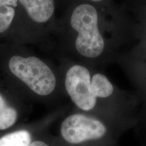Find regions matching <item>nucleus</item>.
Here are the masks:
<instances>
[{"label":"nucleus","mask_w":146,"mask_h":146,"mask_svg":"<svg viewBox=\"0 0 146 146\" xmlns=\"http://www.w3.org/2000/svg\"><path fill=\"white\" fill-rule=\"evenodd\" d=\"M64 86L71 101L81 112L120 121L137 119L131 114L134 100L122 96L102 73L91 76L86 67L72 66L66 74Z\"/></svg>","instance_id":"nucleus-1"},{"label":"nucleus","mask_w":146,"mask_h":146,"mask_svg":"<svg viewBox=\"0 0 146 146\" xmlns=\"http://www.w3.org/2000/svg\"><path fill=\"white\" fill-rule=\"evenodd\" d=\"M138 124L83 112L71 113L60 123L57 135L68 146H116L126 131Z\"/></svg>","instance_id":"nucleus-2"},{"label":"nucleus","mask_w":146,"mask_h":146,"mask_svg":"<svg viewBox=\"0 0 146 146\" xmlns=\"http://www.w3.org/2000/svg\"><path fill=\"white\" fill-rule=\"evenodd\" d=\"M70 25L77 33L75 47L84 57L96 58L105 49V40L99 29L98 11L93 5L81 3L75 7L70 17Z\"/></svg>","instance_id":"nucleus-3"},{"label":"nucleus","mask_w":146,"mask_h":146,"mask_svg":"<svg viewBox=\"0 0 146 146\" xmlns=\"http://www.w3.org/2000/svg\"><path fill=\"white\" fill-rule=\"evenodd\" d=\"M9 68L37 96H48L56 89L54 73L39 58L12 56L9 61Z\"/></svg>","instance_id":"nucleus-4"},{"label":"nucleus","mask_w":146,"mask_h":146,"mask_svg":"<svg viewBox=\"0 0 146 146\" xmlns=\"http://www.w3.org/2000/svg\"><path fill=\"white\" fill-rule=\"evenodd\" d=\"M48 123L14 128L0 135V146H29L33 140L47 130Z\"/></svg>","instance_id":"nucleus-5"},{"label":"nucleus","mask_w":146,"mask_h":146,"mask_svg":"<svg viewBox=\"0 0 146 146\" xmlns=\"http://www.w3.org/2000/svg\"><path fill=\"white\" fill-rule=\"evenodd\" d=\"M18 1L29 16L36 23H45L54 13V0H18Z\"/></svg>","instance_id":"nucleus-6"},{"label":"nucleus","mask_w":146,"mask_h":146,"mask_svg":"<svg viewBox=\"0 0 146 146\" xmlns=\"http://www.w3.org/2000/svg\"><path fill=\"white\" fill-rule=\"evenodd\" d=\"M18 118V111L0 94V135L13 129Z\"/></svg>","instance_id":"nucleus-7"},{"label":"nucleus","mask_w":146,"mask_h":146,"mask_svg":"<svg viewBox=\"0 0 146 146\" xmlns=\"http://www.w3.org/2000/svg\"><path fill=\"white\" fill-rule=\"evenodd\" d=\"M18 2V0H0V33L5 31L10 27Z\"/></svg>","instance_id":"nucleus-8"},{"label":"nucleus","mask_w":146,"mask_h":146,"mask_svg":"<svg viewBox=\"0 0 146 146\" xmlns=\"http://www.w3.org/2000/svg\"><path fill=\"white\" fill-rule=\"evenodd\" d=\"M29 146H68L62 141L58 135L45 131L37 135L33 140Z\"/></svg>","instance_id":"nucleus-9"},{"label":"nucleus","mask_w":146,"mask_h":146,"mask_svg":"<svg viewBox=\"0 0 146 146\" xmlns=\"http://www.w3.org/2000/svg\"><path fill=\"white\" fill-rule=\"evenodd\" d=\"M89 1H93V2H101L103 0H89Z\"/></svg>","instance_id":"nucleus-10"},{"label":"nucleus","mask_w":146,"mask_h":146,"mask_svg":"<svg viewBox=\"0 0 146 146\" xmlns=\"http://www.w3.org/2000/svg\"><path fill=\"white\" fill-rule=\"evenodd\" d=\"M143 94H144V98H145V100H146V90H145L143 91Z\"/></svg>","instance_id":"nucleus-11"}]
</instances>
